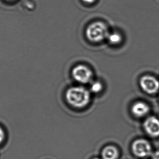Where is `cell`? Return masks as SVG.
Masks as SVG:
<instances>
[{"label": "cell", "mask_w": 159, "mask_h": 159, "mask_svg": "<svg viewBox=\"0 0 159 159\" xmlns=\"http://www.w3.org/2000/svg\"><path fill=\"white\" fill-rule=\"evenodd\" d=\"M65 97L69 105L82 109L90 103L91 92L84 86H72L66 91Z\"/></svg>", "instance_id": "1"}, {"label": "cell", "mask_w": 159, "mask_h": 159, "mask_svg": "<svg viewBox=\"0 0 159 159\" xmlns=\"http://www.w3.org/2000/svg\"><path fill=\"white\" fill-rule=\"evenodd\" d=\"M140 85L142 90L148 94H154L159 90V82L152 75L143 76L140 81Z\"/></svg>", "instance_id": "5"}, {"label": "cell", "mask_w": 159, "mask_h": 159, "mask_svg": "<svg viewBox=\"0 0 159 159\" xmlns=\"http://www.w3.org/2000/svg\"><path fill=\"white\" fill-rule=\"evenodd\" d=\"M72 75L73 79L80 84H88L93 80V71L84 65H78L75 67L72 71Z\"/></svg>", "instance_id": "4"}, {"label": "cell", "mask_w": 159, "mask_h": 159, "mask_svg": "<svg viewBox=\"0 0 159 159\" xmlns=\"http://www.w3.org/2000/svg\"><path fill=\"white\" fill-rule=\"evenodd\" d=\"M83 1L87 3H93L96 0H83Z\"/></svg>", "instance_id": "13"}, {"label": "cell", "mask_w": 159, "mask_h": 159, "mask_svg": "<svg viewBox=\"0 0 159 159\" xmlns=\"http://www.w3.org/2000/svg\"><path fill=\"white\" fill-rule=\"evenodd\" d=\"M6 1H14V0H6Z\"/></svg>", "instance_id": "14"}, {"label": "cell", "mask_w": 159, "mask_h": 159, "mask_svg": "<svg viewBox=\"0 0 159 159\" xmlns=\"http://www.w3.org/2000/svg\"><path fill=\"white\" fill-rule=\"evenodd\" d=\"M149 111V106L143 102H138L134 104L131 107V112L134 116L142 117L146 116Z\"/></svg>", "instance_id": "7"}, {"label": "cell", "mask_w": 159, "mask_h": 159, "mask_svg": "<svg viewBox=\"0 0 159 159\" xmlns=\"http://www.w3.org/2000/svg\"><path fill=\"white\" fill-rule=\"evenodd\" d=\"M109 30L106 24L102 22H95L89 25L86 30V38L93 43H99L107 38Z\"/></svg>", "instance_id": "2"}, {"label": "cell", "mask_w": 159, "mask_h": 159, "mask_svg": "<svg viewBox=\"0 0 159 159\" xmlns=\"http://www.w3.org/2000/svg\"><path fill=\"white\" fill-rule=\"evenodd\" d=\"M151 157L152 159H159V150L153 152Z\"/></svg>", "instance_id": "12"}, {"label": "cell", "mask_w": 159, "mask_h": 159, "mask_svg": "<svg viewBox=\"0 0 159 159\" xmlns=\"http://www.w3.org/2000/svg\"><path fill=\"white\" fill-rule=\"evenodd\" d=\"M107 40L110 43L113 45H117L122 42V37L121 35L117 32H112L109 33L107 35Z\"/></svg>", "instance_id": "9"}, {"label": "cell", "mask_w": 159, "mask_h": 159, "mask_svg": "<svg viewBox=\"0 0 159 159\" xmlns=\"http://www.w3.org/2000/svg\"><path fill=\"white\" fill-rule=\"evenodd\" d=\"M98 159V158H95V159Z\"/></svg>", "instance_id": "15"}, {"label": "cell", "mask_w": 159, "mask_h": 159, "mask_svg": "<svg viewBox=\"0 0 159 159\" xmlns=\"http://www.w3.org/2000/svg\"><path fill=\"white\" fill-rule=\"evenodd\" d=\"M131 151L136 157L144 159L151 157L153 153V148L150 142L143 139L134 141L131 145Z\"/></svg>", "instance_id": "3"}, {"label": "cell", "mask_w": 159, "mask_h": 159, "mask_svg": "<svg viewBox=\"0 0 159 159\" xmlns=\"http://www.w3.org/2000/svg\"><path fill=\"white\" fill-rule=\"evenodd\" d=\"M103 88V84L99 81H95L91 83L90 86V91L93 93H101Z\"/></svg>", "instance_id": "10"}, {"label": "cell", "mask_w": 159, "mask_h": 159, "mask_svg": "<svg viewBox=\"0 0 159 159\" xmlns=\"http://www.w3.org/2000/svg\"><path fill=\"white\" fill-rule=\"evenodd\" d=\"M144 129L149 136L152 138L159 137V120L151 116L147 118L143 124Z\"/></svg>", "instance_id": "6"}, {"label": "cell", "mask_w": 159, "mask_h": 159, "mask_svg": "<svg viewBox=\"0 0 159 159\" xmlns=\"http://www.w3.org/2000/svg\"><path fill=\"white\" fill-rule=\"evenodd\" d=\"M103 159H117L118 157V149L114 146H107L102 152Z\"/></svg>", "instance_id": "8"}, {"label": "cell", "mask_w": 159, "mask_h": 159, "mask_svg": "<svg viewBox=\"0 0 159 159\" xmlns=\"http://www.w3.org/2000/svg\"><path fill=\"white\" fill-rule=\"evenodd\" d=\"M5 139V133L3 129L1 127H0V145L2 144L4 141Z\"/></svg>", "instance_id": "11"}]
</instances>
